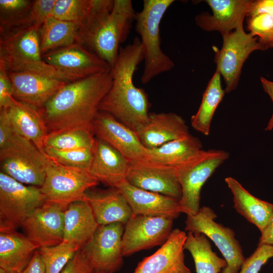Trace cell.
<instances>
[{"label": "cell", "instance_id": "obj_1", "mask_svg": "<svg viewBox=\"0 0 273 273\" xmlns=\"http://www.w3.org/2000/svg\"><path fill=\"white\" fill-rule=\"evenodd\" d=\"M112 82L110 70L67 83L40 109L49 132L72 128L93 131L94 121Z\"/></svg>", "mask_w": 273, "mask_h": 273}, {"label": "cell", "instance_id": "obj_2", "mask_svg": "<svg viewBox=\"0 0 273 273\" xmlns=\"http://www.w3.org/2000/svg\"><path fill=\"white\" fill-rule=\"evenodd\" d=\"M143 61L139 37L120 47L116 61L111 68V86L100 106V111L109 113L135 132L148 122L150 114V104L146 93L133 82L134 72Z\"/></svg>", "mask_w": 273, "mask_h": 273}, {"label": "cell", "instance_id": "obj_3", "mask_svg": "<svg viewBox=\"0 0 273 273\" xmlns=\"http://www.w3.org/2000/svg\"><path fill=\"white\" fill-rule=\"evenodd\" d=\"M136 13L130 0H94L93 9L80 24L79 43L110 66L127 38Z\"/></svg>", "mask_w": 273, "mask_h": 273}, {"label": "cell", "instance_id": "obj_4", "mask_svg": "<svg viewBox=\"0 0 273 273\" xmlns=\"http://www.w3.org/2000/svg\"><path fill=\"white\" fill-rule=\"evenodd\" d=\"M0 68L7 72H29L65 81L43 60L39 30L32 27L21 26L0 32Z\"/></svg>", "mask_w": 273, "mask_h": 273}, {"label": "cell", "instance_id": "obj_5", "mask_svg": "<svg viewBox=\"0 0 273 273\" xmlns=\"http://www.w3.org/2000/svg\"><path fill=\"white\" fill-rule=\"evenodd\" d=\"M173 0H144L141 11L136 13L135 30L140 36L144 62L141 81L149 83L158 75L169 71L173 61L162 50L160 24Z\"/></svg>", "mask_w": 273, "mask_h": 273}, {"label": "cell", "instance_id": "obj_6", "mask_svg": "<svg viewBox=\"0 0 273 273\" xmlns=\"http://www.w3.org/2000/svg\"><path fill=\"white\" fill-rule=\"evenodd\" d=\"M48 158L45 179L40 187L46 202L65 210L71 203L84 200L86 192L98 185L89 171L66 166Z\"/></svg>", "mask_w": 273, "mask_h": 273}, {"label": "cell", "instance_id": "obj_7", "mask_svg": "<svg viewBox=\"0 0 273 273\" xmlns=\"http://www.w3.org/2000/svg\"><path fill=\"white\" fill-rule=\"evenodd\" d=\"M46 202L40 187L26 185L0 172V232L15 231Z\"/></svg>", "mask_w": 273, "mask_h": 273}, {"label": "cell", "instance_id": "obj_8", "mask_svg": "<svg viewBox=\"0 0 273 273\" xmlns=\"http://www.w3.org/2000/svg\"><path fill=\"white\" fill-rule=\"evenodd\" d=\"M217 215L209 207H200L194 215H188L185 230L205 235L215 244L226 262L220 273H239L246 258L234 231L215 221Z\"/></svg>", "mask_w": 273, "mask_h": 273}, {"label": "cell", "instance_id": "obj_9", "mask_svg": "<svg viewBox=\"0 0 273 273\" xmlns=\"http://www.w3.org/2000/svg\"><path fill=\"white\" fill-rule=\"evenodd\" d=\"M229 156L230 154L223 150L205 151L195 160L176 170L181 189L179 201L181 213L188 215L198 212L203 186Z\"/></svg>", "mask_w": 273, "mask_h": 273}, {"label": "cell", "instance_id": "obj_10", "mask_svg": "<svg viewBox=\"0 0 273 273\" xmlns=\"http://www.w3.org/2000/svg\"><path fill=\"white\" fill-rule=\"evenodd\" d=\"M222 45L215 52L214 61L216 69L222 75L225 85V93L235 90L239 83L242 68L250 55L257 50L267 49L242 26L221 35Z\"/></svg>", "mask_w": 273, "mask_h": 273}, {"label": "cell", "instance_id": "obj_11", "mask_svg": "<svg viewBox=\"0 0 273 273\" xmlns=\"http://www.w3.org/2000/svg\"><path fill=\"white\" fill-rule=\"evenodd\" d=\"M42 58L68 83L111 70L107 63L79 43L49 52Z\"/></svg>", "mask_w": 273, "mask_h": 273}, {"label": "cell", "instance_id": "obj_12", "mask_svg": "<svg viewBox=\"0 0 273 273\" xmlns=\"http://www.w3.org/2000/svg\"><path fill=\"white\" fill-rule=\"evenodd\" d=\"M124 224L99 225L91 239L81 249L95 271L115 273L123 264Z\"/></svg>", "mask_w": 273, "mask_h": 273}, {"label": "cell", "instance_id": "obj_13", "mask_svg": "<svg viewBox=\"0 0 273 273\" xmlns=\"http://www.w3.org/2000/svg\"><path fill=\"white\" fill-rule=\"evenodd\" d=\"M173 223L170 218L132 214L122 236L123 256L161 246L172 233Z\"/></svg>", "mask_w": 273, "mask_h": 273}, {"label": "cell", "instance_id": "obj_14", "mask_svg": "<svg viewBox=\"0 0 273 273\" xmlns=\"http://www.w3.org/2000/svg\"><path fill=\"white\" fill-rule=\"evenodd\" d=\"M126 181L138 188L179 201L181 187L175 169L141 160L130 162Z\"/></svg>", "mask_w": 273, "mask_h": 273}, {"label": "cell", "instance_id": "obj_15", "mask_svg": "<svg viewBox=\"0 0 273 273\" xmlns=\"http://www.w3.org/2000/svg\"><path fill=\"white\" fill-rule=\"evenodd\" d=\"M93 130L97 138L111 146L130 162L144 159L146 148L136 133L109 113L100 111Z\"/></svg>", "mask_w": 273, "mask_h": 273}, {"label": "cell", "instance_id": "obj_16", "mask_svg": "<svg viewBox=\"0 0 273 273\" xmlns=\"http://www.w3.org/2000/svg\"><path fill=\"white\" fill-rule=\"evenodd\" d=\"M64 210L48 202L37 208L22 224L25 235L39 249L64 240Z\"/></svg>", "mask_w": 273, "mask_h": 273}, {"label": "cell", "instance_id": "obj_17", "mask_svg": "<svg viewBox=\"0 0 273 273\" xmlns=\"http://www.w3.org/2000/svg\"><path fill=\"white\" fill-rule=\"evenodd\" d=\"M186 233L173 230L170 236L155 252L140 261L133 273H191L185 262Z\"/></svg>", "mask_w": 273, "mask_h": 273}, {"label": "cell", "instance_id": "obj_18", "mask_svg": "<svg viewBox=\"0 0 273 273\" xmlns=\"http://www.w3.org/2000/svg\"><path fill=\"white\" fill-rule=\"evenodd\" d=\"M212 14L203 12L196 16L197 25L206 31H219L226 34L243 26V21L253 0H206Z\"/></svg>", "mask_w": 273, "mask_h": 273}, {"label": "cell", "instance_id": "obj_19", "mask_svg": "<svg viewBox=\"0 0 273 273\" xmlns=\"http://www.w3.org/2000/svg\"><path fill=\"white\" fill-rule=\"evenodd\" d=\"M13 97L17 101L39 109L67 82L29 72H8Z\"/></svg>", "mask_w": 273, "mask_h": 273}, {"label": "cell", "instance_id": "obj_20", "mask_svg": "<svg viewBox=\"0 0 273 273\" xmlns=\"http://www.w3.org/2000/svg\"><path fill=\"white\" fill-rule=\"evenodd\" d=\"M117 188L126 199L132 214L163 217L174 220L181 213L179 200L176 199L138 188L126 180Z\"/></svg>", "mask_w": 273, "mask_h": 273}, {"label": "cell", "instance_id": "obj_21", "mask_svg": "<svg viewBox=\"0 0 273 273\" xmlns=\"http://www.w3.org/2000/svg\"><path fill=\"white\" fill-rule=\"evenodd\" d=\"M130 161L111 146L96 138L90 173L99 181L112 188L126 180Z\"/></svg>", "mask_w": 273, "mask_h": 273}, {"label": "cell", "instance_id": "obj_22", "mask_svg": "<svg viewBox=\"0 0 273 273\" xmlns=\"http://www.w3.org/2000/svg\"><path fill=\"white\" fill-rule=\"evenodd\" d=\"M135 132L147 149L160 147L191 134L185 120L172 112L150 113L148 122Z\"/></svg>", "mask_w": 273, "mask_h": 273}, {"label": "cell", "instance_id": "obj_23", "mask_svg": "<svg viewBox=\"0 0 273 273\" xmlns=\"http://www.w3.org/2000/svg\"><path fill=\"white\" fill-rule=\"evenodd\" d=\"M84 200L89 204L99 225L121 222L124 225L132 215L130 207L118 188L88 190Z\"/></svg>", "mask_w": 273, "mask_h": 273}, {"label": "cell", "instance_id": "obj_24", "mask_svg": "<svg viewBox=\"0 0 273 273\" xmlns=\"http://www.w3.org/2000/svg\"><path fill=\"white\" fill-rule=\"evenodd\" d=\"M204 151L199 139L190 134L157 148H146L143 160L177 170L195 160Z\"/></svg>", "mask_w": 273, "mask_h": 273}, {"label": "cell", "instance_id": "obj_25", "mask_svg": "<svg viewBox=\"0 0 273 273\" xmlns=\"http://www.w3.org/2000/svg\"><path fill=\"white\" fill-rule=\"evenodd\" d=\"M48 159L39 150L12 154L0 159L1 171L23 184L41 187Z\"/></svg>", "mask_w": 273, "mask_h": 273}, {"label": "cell", "instance_id": "obj_26", "mask_svg": "<svg viewBox=\"0 0 273 273\" xmlns=\"http://www.w3.org/2000/svg\"><path fill=\"white\" fill-rule=\"evenodd\" d=\"M5 109L15 130L44 153V143L49 131L41 110L16 100Z\"/></svg>", "mask_w": 273, "mask_h": 273}, {"label": "cell", "instance_id": "obj_27", "mask_svg": "<svg viewBox=\"0 0 273 273\" xmlns=\"http://www.w3.org/2000/svg\"><path fill=\"white\" fill-rule=\"evenodd\" d=\"M63 241L81 248L91 239L99 225L88 203L80 200L71 203L64 213Z\"/></svg>", "mask_w": 273, "mask_h": 273}, {"label": "cell", "instance_id": "obj_28", "mask_svg": "<svg viewBox=\"0 0 273 273\" xmlns=\"http://www.w3.org/2000/svg\"><path fill=\"white\" fill-rule=\"evenodd\" d=\"M225 181L233 194L234 208L262 232L273 216V204L252 195L233 177Z\"/></svg>", "mask_w": 273, "mask_h": 273}, {"label": "cell", "instance_id": "obj_29", "mask_svg": "<svg viewBox=\"0 0 273 273\" xmlns=\"http://www.w3.org/2000/svg\"><path fill=\"white\" fill-rule=\"evenodd\" d=\"M37 249L25 235L16 230L0 232V267L8 273H19Z\"/></svg>", "mask_w": 273, "mask_h": 273}, {"label": "cell", "instance_id": "obj_30", "mask_svg": "<svg viewBox=\"0 0 273 273\" xmlns=\"http://www.w3.org/2000/svg\"><path fill=\"white\" fill-rule=\"evenodd\" d=\"M80 24L50 16L39 29L42 55L49 52L79 43Z\"/></svg>", "mask_w": 273, "mask_h": 273}, {"label": "cell", "instance_id": "obj_31", "mask_svg": "<svg viewBox=\"0 0 273 273\" xmlns=\"http://www.w3.org/2000/svg\"><path fill=\"white\" fill-rule=\"evenodd\" d=\"M184 248L193 258L196 273H220L226 266L225 259L213 251L209 239L203 234L188 232Z\"/></svg>", "mask_w": 273, "mask_h": 273}, {"label": "cell", "instance_id": "obj_32", "mask_svg": "<svg viewBox=\"0 0 273 273\" xmlns=\"http://www.w3.org/2000/svg\"><path fill=\"white\" fill-rule=\"evenodd\" d=\"M220 76V73L216 70L203 93L197 112L191 117L193 128L205 136L209 134L212 118L224 96Z\"/></svg>", "mask_w": 273, "mask_h": 273}, {"label": "cell", "instance_id": "obj_33", "mask_svg": "<svg viewBox=\"0 0 273 273\" xmlns=\"http://www.w3.org/2000/svg\"><path fill=\"white\" fill-rule=\"evenodd\" d=\"M94 133L85 128H72L49 132L44 143L45 148L66 150L94 148Z\"/></svg>", "mask_w": 273, "mask_h": 273}, {"label": "cell", "instance_id": "obj_34", "mask_svg": "<svg viewBox=\"0 0 273 273\" xmlns=\"http://www.w3.org/2000/svg\"><path fill=\"white\" fill-rule=\"evenodd\" d=\"M39 150L20 134L10 122L5 109H0V159L22 152Z\"/></svg>", "mask_w": 273, "mask_h": 273}, {"label": "cell", "instance_id": "obj_35", "mask_svg": "<svg viewBox=\"0 0 273 273\" xmlns=\"http://www.w3.org/2000/svg\"><path fill=\"white\" fill-rule=\"evenodd\" d=\"M32 1L0 0V32L26 26Z\"/></svg>", "mask_w": 273, "mask_h": 273}, {"label": "cell", "instance_id": "obj_36", "mask_svg": "<svg viewBox=\"0 0 273 273\" xmlns=\"http://www.w3.org/2000/svg\"><path fill=\"white\" fill-rule=\"evenodd\" d=\"M80 248L63 241L52 246L39 248L46 273H60Z\"/></svg>", "mask_w": 273, "mask_h": 273}, {"label": "cell", "instance_id": "obj_37", "mask_svg": "<svg viewBox=\"0 0 273 273\" xmlns=\"http://www.w3.org/2000/svg\"><path fill=\"white\" fill-rule=\"evenodd\" d=\"M94 3V0H56L51 16L80 24L90 13Z\"/></svg>", "mask_w": 273, "mask_h": 273}, {"label": "cell", "instance_id": "obj_38", "mask_svg": "<svg viewBox=\"0 0 273 273\" xmlns=\"http://www.w3.org/2000/svg\"><path fill=\"white\" fill-rule=\"evenodd\" d=\"M44 152L59 164L89 171L93 161L94 148L61 150L45 148Z\"/></svg>", "mask_w": 273, "mask_h": 273}, {"label": "cell", "instance_id": "obj_39", "mask_svg": "<svg viewBox=\"0 0 273 273\" xmlns=\"http://www.w3.org/2000/svg\"><path fill=\"white\" fill-rule=\"evenodd\" d=\"M247 27L267 50L273 48V16L266 14L247 15Z\"/></svg>", "mask_w": 273, "mask_h": 273}, {"label": "cell", "instance_id": "obj_40", "mask_svg": "<svg viewBox=\"0 0 273 273\" xmlns=\"http://www.w3.org/2000/svg\"><path fill=\"white\" fill-rule=\"evenodd\" d=\"M273 257V245H258L254 252L246 258L239 273H258L268 260Z\"/></svg>", "mask_w": 273, "mask_h": 273}, {"label": "cell", "instance_id": "obj_41", "mask_svg": "<svg viewBox=\"0 0 273 273\" xmlns=\"http://www.w3.org/2000/svg\"><path fill=\"white\" fill-rule=\"evenodd\" d=\"M56 0H35L32 1L26 26L38 30L51 16Z\"/></svg>", "mask_w": 273, "mask_h": 273}, {"label": "cell", "instance_id": "obj_42", "mask_svg": "<svg viewBox=\"0 0 273 273\" xmlns=\"http://www.w3.org/2000/svg\"><path fill=\"white\" fill-rule=\"evenodd\" d=\"M95 269L80 248L60 273H94Z\"/></svg>", "mask_w": 273, "mask_h": 273}, {"label": "cell", "instance_id": "obj_43", "mask_svg": "<svg viewBox=\"0 0 273 273\" xmlns=\"http://www.w3.org/2000/svg\"><path fill=\"white\" fill-rule=\"evenodd\" d=\"M15 100L8 73L0 68V109L8 108Z\"/></svg>", "mask_w": 273, "mask_h": 273}, {"label": "cell", "instance_id": "obj_44", "mask_svg": "<svg viewBox=\"0 0 273 273\" xmlns=\"http://www.w3.org/2000/svg\"><path fill=\"white\" fill-rule=\"evenodd\" d=\"M266 14L273 16V0L253 1L247 15Z\"/></svg>", "mask_w": 273, "mask_h": 273}, {"label": "cell", "instance_id": "obj_45", "mask_svg": "<svg viewBox=\"0 0 273 273\" xmlns=\"http://www.w3.org/2000/svg\"><path fill=\"white\" fill-rule=\"evenodd\" d=\"M19 273H46L38 250L34 253L27 265Z\"/></svg>", "mask_w": 273, "mask_h": 273}, {"label": "cell", "instance_id": "obj_46", "mask_svg": "<svg viewBox=\"0 0 273 273\" xmlns=\"http://www.w3.org/2000/svg\"><path fill=\"white\" fill-rule=\"evenodd\" d=\"M260 82L264 91L270 97L273 104V81L263 77H260ZM273 129V112L269 119L265 130L270 131Z\"/></svg>", "mask_w": 273, "mask_h": 273}, {"label": "cell", "instance_id": "obj_47", "mask_svg": "<svg viewBox=\"0 0 273 273\" xmlns=\"http://www.w3.org/2000/svg\"><path fill=\"white\" fill-rule=\"evenodd\" d=\"M273 245V216L267 226L261 232L258 245Z\"/></svg>", "mask_w": 273, "mask_h": 273}, {"label": "cell", "instance_id": "obj_48", "mask_svg": "<svg viewBox=\"0 0 273 273\" xmlns=\"http://www.w3.org/2000/svg\"><path fill=\"white\" fill-rule=\"evenodd\" d=\"M0 273H8L4 269L0 267Z\"/></svg>", "mask_w": 273, "mask_h": 273}, {"label": "cell", "instance_id": "obj_49", "mask_svg": "<svg viewBox=\"0 0 273 273\" xmlns=\"http://www.w3.org/2000/svg\"><path fill=\"white\" fill-rule=\"evenodd\" d=\"M94 273H107L103 271H95Z\"/></svg>", "mask_w": 273, "mask_h": 273}]
</instances>
